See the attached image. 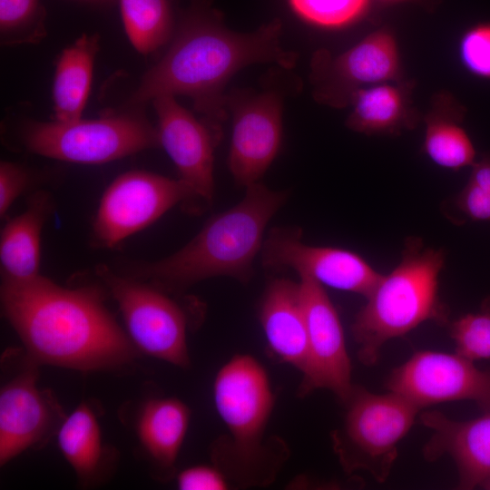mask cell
I'll use <instances>...</instances> for the list:
<instances>
[{
    "label": "cell",
    "instance_id": "obj_29",
    "mask_svg": "<svg viewBox=\"0 0 490 490\" xmlns=\"http://www.w3.org/2000/svg\"><path fill=\"white\" fill-rule=\"evenodd\" d=\"M460 61L471 74L490 80V23L470 27L458 44Z\"/></svg>",
    "mask_w": 490,
    "mask_h": 490
},
{
    "label": "cell",
    "instance_id": "obj_4",
    "mask_svg": "<svg viewBox=\"0 0 490 490\" xmlns=\"http://www.w3.org/2000/svg\"><path fill=\"white\" fill-rule=\"evenodd\" d=\"M445 259L442 249L426 247L419 238L407 239L400 262L382 275L351 326L363 364H376L387 342L424 322H448V309L438 294Z\"/></svg>",
    "mask_w": 490,
    "mask_h": 490
},
{
    "label": "cell",
    "instance_id": "obj_31",
    "mask_svg": "<svg viewBox=\"0 0 490 490\" xmlns=\"http://www.w3.org/2000/svg\"><path fill=\"white\" fill-rule=\"evenodd\" d=\"M28 182L26 171L19 164L1 162L0 164V215L3 217L15 201L25 190Z\"/></svg>",
    "mask_w": 490,
    "mask_h": 490
},
{
    "label": "cell",
    "instance_id": "obj_28",
    "mask_svg": "<svg viewBox=\"0 0 490 490\" xmlns=\"http://www.w3.org/2000/svg\"><path fill=\"white\" fill-rule=\"evenodd\" d=\"M456 353L472 361L490 359V311L465 314L449 326Z\"/></svg>",
    "mask_w": 490,
    "mask_h": 490
},
{
    "label": "cell",
    "instance_id": "obj_36",
    "mask_svg": "<svg viewBox=\"0 0 490 490\" xmlns=\"http://www.w3.org/2000/svg\"><path fill=\"white\" fill-rule=\"evenodd\" d=\"M384 2H391V3H396V2H401V1H404V0H382Z\"/></svg>",
    "mask_w": 490,
    "mask_h": 490
},
{
    "label": "cell",
    "instance_id": "obj_33",
    "mask_svg": "<svg viewBox=\"0 0 490 490\" xmlns=\"http://www.w3.org/2000/svg\"><path fill=\"white\" fill-rule=\"evenodd\" d=\"M469 181L490 191V158H485L479 162H475Z\"/></svg>",
    "mask_w": 490,
    "mask_h": 490
},
{
    "label": "cell",
    "instance_id": "obj_14",
    "mask_svg": "<svg viewBox=\"0 0 490 490\" xmlns=\"http://www.w3.org/2000/svg\"><path fill=\"white\" fill-rule=\"evenodd\" d=\"M282 100L274 90L233 91L227 94V109L232 114L228 165L240 186L259 182L279 152Z\"/></svg>",
    "mask_w": 490,
    "mask_h": 490
},
{
    "label": "cell",
    "instance_id": "obj_3",
    "mask_svg": "<svg viewBox=\"0 0 490 490\" xmlns=\"http://www.w3.org/2000/svg\"><path fill=\"white\" fill-rule=\"evenodd\" d=\"M287 198L286 191H272L260 181L246 187L239 203L211 218L177 252L136 267V277L170 291L219 276L248 282L266 226Z\"/></svg>",
    "mask_w": 490,
    "mask_h": 490
},
{
    "label": "cell",
    "instance_id": "obj_8",
    "mask_svg": "<svg viewBox=\"0 0 490 490\" xmlns=\"http://www.w3.org/2000/svg\"><path fill=\"white\" fill-rule=\"evenodd\" d=\"M97 272L116 301L135 348L174 366L188 367L187 321L179 305L162 289L120 276L106 266Z\"/></svg>",
    "mask_w": 490,
    "mask_h": 490
},
{
    "label": "cell",
    "instance_id": "obj_18",
    "mask_svg": "<svg viewBox=\"0 0 490 490\" xmlns=\"http://www.w3.org/2000/svg\"><path fill=\"white\" fill-rule=\"evenodd\" d=\"M260 318L274 355L302 374L308 357V329L299 282L272 279L262 298Z\"/></svg>",
    "mask_w": 490,
    "mask_h": 490
},
{
    "label": "cell",
    "instance_id": "obj_9",
    "mask_svg": "<svg viewBox=\"0 0 490 490\" xmlns=\"http://www.w3.org/2000/svg\"><path fill=\"white\" fill-rule=\"evenodd\" d=\"M386 387L419 410L439 403L468 400L483 412L490 411V368H480L456 352H415L391 371Z\"/></svg>",
    "mask_w": 490,
    "mask_h": 490
},
{
    "label": "cell",
    "instance_id": "obj_15",
    "mask_svg": "<svg viewBox=\"0 0 490 490\" xmlns=\"http://www.w3.org/2000/svg\"><path fill=\"white\" fill-rule=\"evenodd\" d=\"M398 70L397 41L389 32L379 30L335 57L324 51L316 54L310 78L318 100L339 106L349 102L360 85L386 83Z\"/></svg>",
    "mask_w": 490,
    "mask_h": 490
},
{
    "label": "cell",
    "instance_id": "obj_35",
    "mask_svg": "<svg viewBox=\"0 0 490 490\" xmlns=\"http://www.w3.org/2000/svg\"><path fill=\"white\" fill-rule=\"evenodd\" d=\"M480 487L483 489L490 490V477H488L486 480H485L481 485Z\"/></svg>",
    "mask_w": 490,
    "mask_h": 490
},
{
    "label": "cell",
    "instance_id": "obj_32",
    "mask_svg": "<svg viewBox=\"0 0 490 490\" xmlns=\"http://www.w3.org/2000/svg\"><path fill=\"white\" fill-rule=\"evenodd\" d=\"M457 208L476 220H490V191L468 181L456 201Z\"/></svg>",
    "mask_w": 490,
    "mask_h": 490
},
{
    "label": "cell",
    "instance_id": "obj_2",
    "mask_svg": "<svg viewBox=\"0 0 490 490\" xmlns=\"http://www.w3.org/2000/svg\"><path fill=\"white\" fill-rule=\"evenodd\" d=\"M279 21L250 34L232 32L203 8L193 6L182 20L173 41L142 78L131 97L139 105L161 95H187L202 120L221 130L226 118L230 79L254 64L275 63L289 69L297 54L280 44Z\"/></svg>",
    "mask_w": 490,
    "mask_h": 490
},
{
    "label": "cell",
    "instance_id": "obj_24",
    "mask_svg": "<svg viewBox=\"0 0 490 490\" xmlns=\"http://www.w3.org/2000/svg\"><path fill=\"white\" fill-rule=\"evenodd\" d=\"M125 33L141 54H147L171 38L173 27L168 0H119Z\"/></svg>",
    "mask_w": 490,
    "mask_h": 490
},
{
    "label": "cell",
    "instance_id": "obj_10",
    "mask_svg": "<svg viewBox=\"0 0 490 490\" xmlns=\"http://www.w3.org/2000/svg\"><path fill=\"white\" fill-rule=\"evenodd\" d=\"M187 198L179 179L144 171L124 172L102 196L93 227L94 240L99 246L113 248L175 205L183 206Z\"/></svg>",
    "mask_w": 490,
    "mask_h": 490
},
{
    "label": "cell",
    "instance_id": "obj_26",
    "mask_svg": "<svg viewBox=\"0 0 490 490\" xmlns=\"http://www.w3.org/2000/svg\"><path fill=\"white\" fill-rule=\"evenodd\" d=\"M47 13L42 0H0V35L4 44L40 41L46 34Z\"/></svg>",
    "mask_w": 490,
    "mask_h": 490
},
{
    "label": "cell",
    "instance_id": "obj_6",
    "mask_svg": "<svg viewBox=\"0 0 490 490\" xmlns=\"http://www.w3.org/2000/svg\"><path fill=\"white\" fill-rule=\"evenodd\" d=\"M344 404V421L332 434L342 467L347 473L366 472L377 482H385L397 458L398 445L420 410L395 392L376 394L356 385Z\"/></svg>",
    "mask_w": 490,
    "mask_h": 490
},
{
    "label": "cell",
    "instance_id": "obj_11",
    "mask_svg": "<svg viewBox=\"0 0 490 490\" xmlns=\"http://www.w3.org/2000/svg\"><path fill=\"white\" fill-rule=\"evenodd\" d=\"M158 117L161 145L179 172L188 192L182 208L193 214L203 212L214 195V151L222 132L183 108L172 95L152 100Z\"/></svg>",
    "mask_w": 490,
    "mask_h": 490
},
{
    "label": "cell",
    "instance_id": "obj_7",
    "mask_svg": "<svg viewBox=\"0 0 490 490\" xmlns=\"http://www.w3.org/2000/svg\"><path fill=\"white\" fill-rule=\"evenodd\" d=\"M25 148L44 157L101 164L161 145L158 129L136 113L73 122H31L22 130Z\"/></svg>",
    "mask_w": 490,
    "mask_h": 490
},
{
    "label": "cell",
    "instance_id": "obj_34",
    "mask_svg": "<svg viewBox=\"0 0 490 490\" xmlns=\"http://www.w3.org/2000/svg\"><path fill=\"white\" fill-rule=\"evenodd\" d=\"M482 309L490 311V297L486 298L482 303Z\"/></svg>",
    "mask_w": 490,
    "mask_h": 490
},
{
    "label": "cell",
    "instance_id": "obj_19",
    "mask_svg": "<svg viewBox=\"0 0 490 490\" xmlns=\"http://www.w3.org/2000/svg\"><path fill=\"white\" fill-rule=\"evenodd\" d=\"M51 207L49 195L36 192L25 211L5 225L0 239L4 280L24 281L40 275L41 233Z\"/></svg>",
    "mask_w": 490,
    "mask_h": 490
},
{
    "label": "cell",
    "instance_id": "obj_30",
    "mask_svg": "<svg viewBox=\"0 0 490 490\" xmlns=\"http://www.w3.org/2000/svg\"><path fill=\"white\" fill-rule=\"evenodd\" d=\"M228 477L218 466H194L179 473L177 485L181 490H224Z\"/></svg>",
    "mask_w": 490,
    "mask_h": 490
},
{
    "label": "cell",
    "instance_id": "obj_25",
    "mask_svg": "<svg viewBox=\"0 0 490 490\" xmlns=\"http://www.w3.org/2000/svg\"><path fill=\"white\" fill-rule=\"evenodd\" d=\"M424 151L436 165L457 171L475 164V150L456 120L433 116L426 122Z\"/></svg>",
    "mask_w": 490,
    "mask_h": 490
},
{
    "label": "cell",
    "instance_id": "obj_17",
    "mask_svg": "<svg viewBox=\"0 0 490 490\" xmlns=\"http://www.w3.org/2000/svg\"><path fill=\"white\" fill-rule=\"evenodd\" d=\"M419 419L431 432L422 448L424 458L435 462L450 457L457 470L459 489H474L490 477V411L469 420L425 411Z\"/></svg>",
    "mask_w": 490,
    "mask_h": 490
},
{
    "label": "cell",
    "instance_id": "obj_22",
    "mask_svg": "<svg viewBox=\"0 0 490 490\" xmlns=\"http://www.w3.org/2000/svg\"><path fill=\"white\" fill-rule=\"evenodd\" d=\"M59 448L83 482L94 478L101 467L104 449L99 423L86 403L65 417L57 433Z\"/></svg>",
    "mask_w": 490,
    "mask_h": 490
},
{
    "label": "cell",
    "instance_id": "obj_16",
    "mask_svg": "<svg viewBox=\"0 0 490 490\" xmlns=\"http://www.w3.org/2000/svg\"><path fill=\"white\" fill-rule=\"evenodd\" d=\"M36 365L5 384L0 391V464L44 442L57 426L60 412L36 383Z\"/></svg>",
    "mask_w": 490,
    "mask_h": 490
},
{
    "label": "cell",
    "instance_id": "obj_13",
    "mask_svg": "<svg viewBox=\"0 0 490 490\" xmlns=\"http://www.w3.org/2000/svg\"><path fill=\"white\" fill-rule=\"evenodd\" d=\"M262 263L273 270H293L321 286L367 298L382 275L358 254L302 241L295 229L271 230L261 248Z\"/></svg>",
    "mask_w": 490,
    "mask_h": 490
},
{
    "label": "cell",
    "instance_id": "obj_12",
    "mask_svg": "<svg viewBox=\"0 0 490 490\" xmlns=\"http://www.w3.org/2000/svg\"><path fill=\"white\" fill-rule=\"evenodd\" d=\"M299 285L308 329L307 364L299 394L327 389L344 403L355 385L339 316L323 286L305 277H299Z\"/></svg>",
    "mask_w": 490,
    "mask_h": 490
},
{
    "label": "cell",
    "instance_id": "obj_21",
    "mask_svg": "<svg viewBox=\"0 0 490 490\" xmlns=\"http://www.w3.org/2000/svg\"><path fill=\"white\" fill-rule=\"evenodd\" d=\"M98 48V34H83L63 51L56 64L53 85L54 121L73 122L82 119Z\"/></svg>",
    "mask_w": 490,
    "mask_h": 490
},
{
    "label": "cell",
    "instance_id": "obj_23",
    "mask_svg": "<svg viewBox=\"0 0 490 490\" xmlns=\"http://www.w3.org/2000/svg\"><path fill=\"white\" fill-rule=\"evenodd\" d=\"M349 102L353 109L348 126L366 134L393 132L402 127L405 118V103L401 91L383 83L359 88Z\"/></svg>",
    "mask_w": 490,
    "mask_h": 490
},
{
    "label": "cell",
    "instance_id": "obj_5",
    "mask_svg": "<svg viewBox=\"0 0 490 490\" xmlns=\"http://www.w3.org/2000/svg\"><path fill=\"white\" fill-rule=\"evenodd\" d=\"M214 403L229 432L217 446V466L228 478L244 485L271 481L281 458L263 442L274 407L267 371L252 356L238 354L218 371Z\"/></svg>",
    "mask_w": 490,
    "mask_h": 490
},
{
    "label": "cell",
    "instance_id": "obj_1",
    "mask_svg": "<svg viewBox=\"0 0 490 490\" xmlns=\"http://www.w3.org/2000/svg\"><path fill=\"white\" fill-rule=\"evenodd\" d=\"M1 305L33 364L105 370L136 356L94 287L64 288L41 274L24 281L3 279Z\"/></svg>",
    "mask_w": 490,
    "mask_h": 490
},
{
    "label": "cell",
    "instance_id": "obj_27",
    "mask_svg": "<svg viewBox=\"0 0 490 490\" xmlns=\"http://www.w3.org/2000/svg\"><path fill=\"white\" fill-rule=\"evenodd\" d=\"M294 12L305 21L325 28H340L358 20L368 0H289Z\"/></svg>",
    "mask_w": 490,
    "mask_h": 490
},
{
    "label": "cell",
    "instance_id": "obj_20",
    "mask_svg": "<svg viewBox=\"0 0 490 490\" xmlns=\"http://www.w3.org/2000/svg\"><path fill=\"white\" fill-rule=\"evenodd\" d=\"M190 410L177 398L147 400L137 418L136 432L140 443L152 461L160 468L173 467L184 441Z\"/></svg>",
    "mask_w": 490,
    "mask_h": 490
}]
</instances>
